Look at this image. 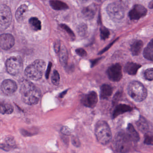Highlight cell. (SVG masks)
<instances>
[{
  "instance_id": "cell-1",
  "label": "cell",
  "mask_w": 153,
  "mask_h": 153,
  "mask_svg": "<svg viewBox=\"0 0 153 153\" xmlns=\"http://www.w3.org/2000/svg\"><path fill=\"white\" fill-rule=\"evenodd\" d=\"M19 84L20 93L23 102L28 105L37 104L41 98L39 89L27 79L22 80Z\"/></svg>"
},
{
  "instance_id": "cell-2",
  "label": "cell",
  "mask_w": 153,
  "mask_h": 153,
  "mask_svg": "<svg viewBox=\"0 0 153 153\" xmlns=\"http://www.w3.org/2000/svg\"><path fill=\"white\" fill-rule=\"evenodd\" d=\"M94 134L98 142L102 145L108 144L112 139V134L108 123L103 120L97 122Z\"/></svg>"
},
{
  "instance_id": "cell-3",
  "label": "cell",
  "mask_w": 153,
  "mask_h": 153,
  "mask_svg": "<svg viewBox=\"0 0 153 153\" xmlns=\"http://www.w3.org/2000/svg\"><path fill=\"white\" fill-rule=\"evenodd\" d=\"M46 67V63L41 59L36 60L26 67L25 75L33 81H39L42 78Z\"/></svg>"
},
{
  "instance_id": "cell-4",
  "label": "cell",
  "mask_w": 153,
  "mask_h": 153,
  "mask_svg": "<svg viewBox=\"0 0 153 153\" xmlns=\"http://www.w3.org/2000/svg\"><path fill=\"white\" fill-rule=\"evenodd\" d=\"M132 142L133 141L127 133L120 132L115 136L113 141V146L117 152L126 153L131 150Z\"/></svg>"
},
{
  "instance_id": "cell-5",
  "label": "cell",
  "mask_w": 153,
  "mask_h": 153,
  "mask_svg": "<svg viewBox=\"0 0 153 153\" xmlns=\"http://www.w3.org/2000/svg\"><path fill=\"white\" fill-rule=\"evenodd\" d=\"M128 92L131 98L137 102L144 100L147 96L146 88L141 82L137 81H133L129 83Z\"/></svg>"
},
{
  "instance_id": "cell-6",
  "label": "cell",
  "mask_w": 153,
  "mask_h": 153,
  "mask_svg": "<svg viewBox=\"0 0 153 153\" xmlns=\"http://www.w3.org/2000/svg\"><path fill=\"white\" fill-rule=\"evenodd\" d=\"M12 19L11 11L5 4L0 5V30H4L10 26Z\"/></svg>"
},
{
  "instance_id": "cell-7",
  "label": "cell",
  "mask_w": 153,
  "mask_h": 153,
  "mask_svg": "<svg viewBox=\"0 0 153 153\" xmlns=\"http://www.w3.org/2000/svg\"><path fill=\"white\" fill-rule=\"evenodd\" d=\"M6 67L7 72L12 75L19 74L22 67V62L19 57H11L7 59L6 62Z\"/></svg>"
},
{
  "instance_id": "cell-8",
  "label": "cell",
  "mask_w": 153,
  "mask_h": 153,
  "mask_svg": "<svg viewBox=\"0 0 153 153\" xmlns=\"http://www.w3.org/2000/svg\"><path fill=\"white\" fill-rule=\"evenodd\" d=\"M107 11L111 18L113 19H122L125 16V10L120 4L113 2L110 4L107 8Z\"/></svg>"
},
{
  "instance_id": "cell-9",
  "label": "cell",
  "mask_w": 153,
  "mask_h": 153,
  "mask_svg": "<svg viewBox=\"0 0 153 153\" xmlns=\"http://www.w3.org/2000/svg\"><path fill=\"white\" fill-rule=\"evenodd\" d=\"M109 79L113 82H118L122 78V67L120 64L117 63L111 66L107 71Z\"/></svg>"
},
{
  "instance_id": "cell-10",
  "label": "cell",
  "mask_w": 153,
  "mask_h": 153,
  "mask_svg": "<svg viewBox=\"0 0 153 153\" xmlns=\"http://www.w3.org/2000/svg\"><path fill=\"white\" fill-rule=\"evenodd\" d=\"M147 9L141 4H136L129 11L128 16L130 19L137 20L145 17L147 14Z\"/></svg>"
},
{
  "instance_id": "cell-11",
  "label": "cell",
  "mask_w": 153,
  "mask_h": 153,
  "mask_svg": "<svg viewBox=\"0 0 153 153\" xmlns=\"http://www.w3.org/2000/svg\"><path fill=\"white\" fill-rule=\"evenodd\" d=\"M18 89L17 84L13 80L7 79L2 83L1 89L2 92L6 96H10L15 93Z\"/></svg>"
},
{
  "instance_id": "cell-12",
  "label": "cell",
  "mask_w": 153,
  "mask_h": 153,
  "mask_svg": "<svg viewBox=\"0 0 153 153\" xmlns=\"http://www.w3.org/2000/svg\"><path fill=\"white\" fill-rule=\"evenodd\" d=\"M98 95L95 92L92 91L84 96L82 100V103L87 107L93 108L98 102Z\"/></svg>"
},
{
  "instance_id": "cell-13",
  "label": "cell",
  "mask_w": 153,
  "mask_h": 153,
  "mask_svg": "<svg viewBox=\"0 0 153 153\" xmlns=\"http://www.w3.org/2000/svg\"><path fill=\"white\" fill-rule=\"evenodd\" d=\"M15 43L13 36L10 34H2L0 35V47L4 50L11 48Z\"/></svg>"
},
{
  "instance_id": "cell-14",
  "label": "cell",
  "mask_w": 153,
  "mask_h": 153,
  "mask_svg": "<svg viewBox=\"0 0 153 153\" xmlns=\"http://www.w3.org/2000/svg\"><path fill=\"white\" fill-rule=\"evenodd\" d=\"M132 109V108L128 105L126 104H120L115 108L113 111L112 115L113 118H116L121 114L131 111Z\"/></svg>"
},
{
  "instance_id": "cell-15",
  "label": "cell",
  "mask_w": 153,
  "mask_h": 153,
  "mask_svg": "<svg viewBox=\"0 0 153 153\" xmlns=\"http://www.w3.org/2000/svg\"><path fill=\"white\" fill-rule=\"evenodd\" d=\"M141 67V65L133 62H129L126 64L125 71L129 75H134L137 73V71Z\"/></svg>"
},
{
  "instance_id": "cell-16",
  "label": "cell",
  "mask_w": 153,
  "mask_h": 153,
  "mask_svg": "<svg viewBox=\"0 0 153 153\" xmlns=\"http://www.w3.org/2000/svg\"><path fill=\"white\" fill-rule=\"evenodd\" d=\"M143 43L141 40H136L131 45L130 50L134 56L138 55L142 51Z\"/></svg>"
},
{
  "instance_id": "cell-17",
  "label": "cell",
  "mask_w": 153,
  "mask_h": 153,
  "mask_svg": "<svg viewBox=\"0 0 153 153\" xmlns=\"http://www.w3.org/2000/svg\"><path fill=\"white\" fill-rule=\"evenodd\" d=\"M112 87L108 84H103L101 87L100 98L102 99H107L112 93Z\"/></svg>"
},
{
  "instance_id": "cell-18",
  "label": "cell",
  "mask_w": 153,
  "mask_h": 153,
  "mask_svg": "<svg viewBox=\"0 0 153 153\" xmlns=\"http://www.w3.org/2000/svg\"><path fill=\"white\" fill-rule=\"evenodd\" d=\"M96 11L95 6L91 5L84 8L82 11V13L85 18L87 19H91L94 18Z\"/></svg>"
},
{
  "instance_id": "cell-19",
  "label": "cell",
  "mask_w": 153,
  "mask_h": 153,
  "mask_svg": "<svg viewBox=\"0 0 153 153\" xmlns=\"http://www.w3.org/2000/svg\"><path fill=\"white\" fill-rule=\"evenodd\" d=\"M28 10V7L26 4H23L20 6L16 11L15 18L17 21L21 22L24 19V14Z\"/></svg>"
},
{
  "instance_id": "cell-20",
  "label": "cell",
  "mask_w": 153,
  "mask_h": 153,
  "mask_svg": "<svg viewBox=\"0 0 153 153\" xmlns=\"http://www.w3.org/2000/svg\"><path fill=\"white\" fill-rule=\"evenodd\" d=\"M143 56L147 60L153 61V39L144 50Z\"/></svg>"
},
{
  "instance_id": "cell-21",
  "label": "cell",
  "mask_w": 153,
  "mask_h": 153,
  "mask_svg": "<svg viewBox=\"0 0 153 153\" xmlns=\"http://www.w3.org/2000/svg\"><path fill=\"white\" fill-rule=\"evenodd\" d=\"M127 133L128 134L133 142H137L139 141L140 138L139 135L132 124H129L128 125Z\"/></svg>"
},
{
  "instance_id": "cell-22",
  "label": "cell",
  "mask_w": 153,
  "mask_h": 153,
  "mask_svg": "<svg viewBox=\"0 0 153 153\" xmlns=\"http://www.w3.org/2000/svg\"><path fill=\"white\" fill-rule=\"evenodd\" d=\"M50 4L53 9L56 10H66L69 8L66 3L61 1H50Z\"/></svg>"
},
{
  "instance_id": "cell-23",
  "label": "cell",
  "mask_w": 153,
  "mask_h": 153,
  "mask_svg": "<svg viewBox=\"0 0 153 153\" xmlns=\"http://www.w3.org/2000/svg\"><path fill=\"white\" fill-rule=\"evenodd\" d=\"M136 124L138 129L141 132L146 133L149 130V125L143 117H140Z\"/></svg>"
},
{
  "instance_id": "cell-24",
  "label": "cell",
  "mask_w": 153,
  "mask_h": 153,
  "mask_svg": "<svg viewBox=\"0 0 153 153\" xmlns=\"http://www.w3.org/2000/svg\"><path fill=\"white\" fill-rule=\"evenodd\" d=\"M59 58L62 65L65 66L67 64L68 59V53L67 49L64 46L61 47L60 49Z\"/></svg>"
},
{
  "instance_id": "cell-25",
  "label": "cell",
  "mask_w": 153,
  "mask_h": 153,
  "mask_svg": "<svg viewBox=\"0 0 153 153\" xmlns=\"http://www.w3.org/2000/svg\"><path fill=\"white\" fill-rule=\"evenodd\" d=\"M13 111V107L11 104H0V113L3 115L4 114H11Z\"/></svg>"
},
{
  "instance_id": "cell-26",
  "label": "cell",
  "mask_w": 153,
  "mask_h": 153,
  "mask_svg": "<svg viewBox=\"0 0 153 153\" xmlns=\"http://www.w3.org/2000/svg\"><path fill=\"white\" fill-rule=\"evenodd\" d=\"M29 23L32 28L36 31L41 29V22L36 17H32L29 19Z\"/></svg>"
},
{
  "instance_id": "cell-27",
  "label": "cell",
  "mask_w": 153,
  "mask_h": 153,
  "mask_svg": "<svg viewBox=\"0 0 153 153\" xmlns=\"http://www.w3.org/2000/svg\"><path fill=\"white\" fill-rule=\"evenodd\" d=\"M52 82L55 85H58L60 83V75L59 73L56 70H54L53 72L52 75Z\"/></svg>"
},
{
  "instance_id": "cell-28",
  "label": "cell",
  "mask_w": 153,
  "mask_h": 153,
  "mask_svg": "<svg viewBox=\"0 0 153 153\" xmlns=\"http://www.w3.org/2000/svg\"><path fill=\"white\" fill-rule=\"evenodd\" d=\"M144 77L147 81H152L153 80V68H148L144 71Z\"/></svg>"
},
{
  "instance_id": "cell-29",
  "label": "cell",
  "mask_w": 153,
  "mask_h": 153,
  "mask_svg": "<svg viewBox=\"0 0 153 153\" xmlns=\"http://www.w3.org/2000/svg\"><path fill=\"white\" fill-rule=\"evenodd\" d=\"M109 31L105 27H102L100 28L101 38L103 40H105L109 37Z\"/></svg>"
},
{
  "instance_id": "cell-30",
  "label": "cell",
  "mask_w": 153,
  "mask_h": 153,
  "mask_svg": "<svg viewBox=\"0 0 153 153\" xmlns=\"http://www.w3.org/2000/svg\"><path fill=\"white\" fill-rule=\"evenodd\" d=\"M86 31H87V26L83 23L79 25V27L77 28L78 34L80 36H84L86 33Z\"/></svg>"
},
{
  "instance_id": "cell-31",
  "label": "cell",
  "mask_w": 153,
  "mask_h": 153,
  "mask_svg": "<svg viewBox=\"0 0 153 153\" xmlns=\"http://www.w3.org/2000/svg\"><path fill=\"white\" fill-rule=\"evenodd\" d=\"M60 26H61V28L63 29L65 31L67 32V33L69 34L70 37H71L73 38L75 37V35H74L73 31H72V30L67 25H65V24H62L60 25Z\"/></svg>"
},
{
  "instance_id": "cell-32",
  "label": "cell",
  "mask_w": 153,
  "mask_h": 153,
  "mask_svg": "<svg viewBox=\"0 0 153 153\" xmlns=\"http://www.w3.org/2000/svg\"><path fill=\"white\" fill-rule=\"evenodd\" d=\"M144 143L146 144L153 145V135L151 134H146L145 137Z\"/></svg>"
},
{
  "instance_id": "cell-33",
  "label": "cell",
  "mask_w": 153,
  "mask_h": 153,
  "mask_svg": "<svg viewBox=\"0 0 153 153\" xmlns=\"http://www.w3.org/2000/svg\"><path fill=\"white\" fill-rule=\"evenodd\" d=\"M61 131L62 134L65 135H70L72 133L71 129L67 126H64L62 127Z\"/></svg>"
},
{
  "instance_id": "cell-34",
  "label": "cell",
  "mask_w": 153,
  "mask_h": 153,
  "mask_svg": "<svg viewBox=\"0 0 153 153\" xmlns=\"http://www.w3.org/2000/svg\"><path fill=\"white\" fill-rule=\"evenodd\" d=\"M76 53L77 55L82 57H85L87 55V53L86 51L82 48L77 49H76Z\"/></svg>"
},
{
  "instance_id": "cell-35",
  "label": "cell",
  "mask_w": 153,
  "mask_h": 153,
  "mask_svg": "<svg viewBox=\"0 0 153 153\" xmlns=\"http://www.w3.org/2000/svg\"><path fill=\"white\" fill-rule=\"evenodd\" d=\"M72 143L74 146L76 147H78L80 146V142L79 139L76 137H72L71 139Z\"/></svg>"
},
{
  "instance_id": "cell-36",
  "label": "cell",
  "mask_w": 153,
  "mask_h": 153,
  "mask_svg": "<svg viewBox=\"0 0 153 153\" xmlns=\"http://www.w3.org/2000/svg\"><path fill=\"white\" fill-rule=\"evenodd\" d=\"M52 63L49 62L48 64V66L46 72L45 73V77L47 79H48L49 78V75H50V72H51V68H52Z\"/></svg>"
},
{
  "instance_id": "cell-37",
  "label": "cell",
  "mask_w": 153,
  "mask_h": 153,
  "mask_svg": "<svg viewBox=\"0 0 153 153\" xmlns=\"http://www.w3.org/2000/svg\"><path fill=\"white\" fill-rule=\"evenodd\" d=\"M61 47L60 42H59V41H57V42H56L54 45V49L56 53L59 52L60 49H61Z\"/></svg>"
},
{
  "instance_id": "cell-38",
  "label": "cell",
  "mask_w": 153,
  "mask_h": 153,
  "mask_svg": "<svg viewBox=\"0 0 153 153\" xmlns=\"http://www.w3.org/2000/svg\"><path fill=\"white\" fill-rule=\"evenodd\" d=\"M116 41V40H115V41H113V42H112V43H111L110 44H109V45H108V46H107V47H106V48H105L104 49H102V50H101V51H100V52L99 53V54H102V53H104V52H105V51H107V50H108V49H109L111 47V46H112V45H113V43H114V42Z\"/></svg>"
},
{
  "instance_id": "cell-39",
  "label": "cell",
  "mask_w": 153,
  "mask_h": 153,
  "mask_svg": "<svg viewBox=\"0 0 153 153\" xmlns=\"http://www.w3.org/2000/svg\"><path fill=\"white\" fill-rule=\"evenodd\" d=\"M100 59L101 58H97V59H94V60L91 61V67H93L94 66Z\"/></svg>"
},
{
  "instance_id": "cell-40",
  "label": "cell",
  "mask_w": 153,
  "mask_h": 153,
  "mask_svg": "<svg viewBox=\"0 0 153 153\" xmlns=\"http://www.w3.org/2000/svg\"><path fill=\"white\" fill-rule=\"evenodd\" d=\"M67 90H65V91L63 92L62 93L60 94V95H59V97H60V98H63L64 96L66 94V93H67Z\"/></svg>"
},
{
  "instance_id": "cell-41",
  "label": "cell",
  "mask_w": 153,
  "mask_h": 153,
  "mask_svg": "<svg viewBox=\"0 0 153 153\" xmlns=\"http://www.w3.org/2000/svg\"><path fill=\"white\" fill-rule=\"evenodd\" d=\"M149 7L150 9H153V1L150 2L149 4Z\"/></svg>"
},
{
  "instance_id": "cell-42",
  "label": "cell",
  "mask_w": 153,
  "mask_h": 153,
  "mask_svg": "<svg viewBox=\"0 0 153 153\" xmlns=\"http://www.w3.org/2000/svg\"><path fill=\"white\" fill-rule=\"evenodd\" d=\"M1 104V103H0V104Z\"/></svg>"
}]
</instances>
